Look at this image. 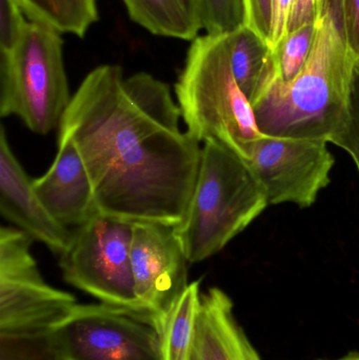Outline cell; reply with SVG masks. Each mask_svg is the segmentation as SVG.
<instances>
[{"mask_svg":"<svg viewBox=\"0 0 359 360\" xmlns=\"http://www.w3.org/2000/svg\"><path fill=\"white\" fill-rule=\"evenodd\" d=\"M54 162L46 174L33 179L36 194L48 213L63 226L74 229L98 213L94 191L75 146L58 139Z\"/></svg>","mask_w":359,"mask_h":360,"instance_id":"7c38bea8","label":"cell"},{"mask_svg":"<svg viewBox=\"0 0 359 360\" xmlns=\"http://www.w3.org/2000/svg\"><path fill=\"white\" fill-rule=\"evenodd\" d=\"M268 205L265 188L246 160L223 143H204L189 207L175 226L190 264L221 252Z\"/></svg>","mask_w":359,"mask_h":360,"instance_id":"3957f363","label":"cell"},{"mask_svg":"<svg viewBox=\"0 0 359 360\" xmlns=\"http://www.w3.org/2000/svg\"><path fill=\"white\" fill-rule=\"evenodd\" d=\"M170 88L119 65L91 71L58 128L81 156L100 213L177 226L189 207L202 147L181 129Z\"/></svg>","mask_w":359,"mask_h":360,"instance_id":"6da1fadb","label":"cell"},{"mask_svg":"<svg viewBox=\"0 0 359 360\" xmlns=\"http://www.w3.org/2000/svg\"><path fill=\"white\" fill-rule=\"evenodd\" d=\"M131 262L141 308L162 319L187 289L190 264L175 226L159 222H133Z\"/></svg>","mask_w":359,"mask_h":360,"instance_id":"30bf717a","label":"cell"},{"mask_svg":"<svg viewBox=\"0 0 359 360\" xmlns=\"http://www.w3.org/2000/svg\"><path fill=\"white\" fill-rule=\"evenodd\" d=\"M343 37L351 52L359 58V0H341Z\"/></svg>","mask_w":359,"mask_h":360,"instance_id":"d4e9b609","label":"cell"},{"mask_svg":"<svg viewBox=\"0 0 359 360\" xmlns=\"http://www.w3.org/2000/svg\"><path fill=\"white\" fill-rule=\"evenodd\" d=\"M190 360H263L236 321L231 298L219 288L202 294Z\"/></svg>","mask_w":359,"mask_h":360,"instance_id":"4fadbf2b","label":"cell"},{"mask_svg":"<svg viewBox=\"0 0 359 360\" xmlns=\"http://www.w3.org/2000/svg\"><path fill=\"white\" fill-rule=\"evenodd\" d=\"M295 0H273V44L272 49L282 41L289 32L291 15Z\"/></svg>","mask_w":359,"mask_h":360,"instance_id":"484cf974","label":"cell"},{"mask_svg":"<svg viewBox=\"0 0 359 360\" xmlns=\"http://www.w3.org/2000/svg\"><path fill=\"white\" fill-rule=\"evenodd\" d=\"M132 237V221L100 212L72 229L71 239L59 255L65 283L103 304L145 312L135 290Z\"/></svg>","mask_w":359,"mask_h":360,"instance_id":"8992f818","label":"cell"},{"mask_svg":"<svg viewBox=\"0 0 359 360\" xmlns=\"http://www.w3.org/2000/svg\"><path fill=\"white\" fill-rule=\"evenodd\" d=\"M53 333L63 360H164L159 323L132 309L76 304Z\"/></svg>","mask_w":359,"mask_h":360,"instance_id":"52a82bcc","label":"cell"},{"mask_svg":"<svg viewBox=\"0 0 359 360\" xmlns=\"http://www.w3.org/2000/svg\"><path fill=\"white\" fill-rule=\"evenodd\" d=\"M334 360H359V353H349V354L346 355V356L341 357V359Z\"/></svg>","mask_w":359,"mask_h":360,"instance_id":"4316f807","label":"cell"},{"mask_svg":"<svg viewBox=\"0 0 359 360\" xmlns=\"http://www.w3.org/2000/svg\"><path fill=\"white\" fill-rule=\"evenodd\" d=\"M27 21L18 0H0V54L10 53L16 46Z\"/></svg>","mask_w":359,"mask_h":360,"instance_id":"603a6c76","label":"cell"},{"mask_svg":"<svg viewBox=\"0 0 359 360\" xmlns=\"http://www.w3.org/2000/svg\"><path fill=\"white\" fill-rule=\"evenodd\" d=\"M247 25L271 46L273 44V0H244Z\"/></svg>","mask_w":359,"mask_h":360,"instance_id":"cb8c5ba5","label":"cell"},{"mask_svg":"<svg viewBox=\"0 0 359 360\" xmlns=\"http://www.w3.org/2000/svg\"><path fill=\"white\" fill-rule=\"evenodd\" d=\"M27 18L50 25L60 34L84 37L98 20L97 0H18Z\"/></svg>","mask_w":359,"mask_h":360,"instance_id":"e0dca14e","label":"cell"},{"mask_svg":"<svg viewBox=\"0 0 359 360\" xmlns=\"http://www.w3.org/2000/svg\"><path fill=\"white\" fill-rule=\"evenodd\" d=\"M202 30L209 35H228L247 25L244 0H198Z\"/></svg>","mask_w":359,"mask_h":360,"instance_id":"ffe728a7","label":"cell"},{"mask_svg":"<svg viewBox=\"0 0 359 360\" xmlns=\"http://www.w3.org/2000/svg\"><path fill=\"white\" fill-rule=\"evenodd\" d=\"M129 16L153 35L193 41L202 30L198 0H122Z\"/></svg>","mask_w":359,"mask_h":360,"instance_id":"9a60e30c","label":"cell"},{"mask_svg":"<svg viewBox=\"0 0 359 360\" xmlns=\"http://www.w3.org/2000/svg\"><path fill=\"white\" fill-rule=\"evenodd\" d=\"M228 37L234 78L253 107L275 80L273 50L248 25Z\"/></svg>","mask_w":359,"mask_h":360,"instance_id":"5bb4252c","label":"cell"},{"mask_svg":"<svg viewBox=\"0 0 359 360\" xmlns=\"http://www.w3.org/2000/svg\"><path fill=\"white\" fill-rule=\"evenodd\" d=\"M33 241L14 226L0 229V333L54 329L76 306L71 293L42 278Z\"/></svg>","mask_w":359,"mask_h":360,"instance_id":"ba28073f","label":"cell"},{"mask_svg":"<svg viewBox=\"0 0 359 360\" xmlns=\"http://www.w3.org/2000/svg\"><path fill=\"white\" fill-rule=\"evenodd\" d=\"M60 35L27 18L16 46L0 54V116H16L36 134L58 129L72 101Z\"/></svg>","mask_w":359,"mask_h":360,"instance_id":"5b68a950","label":"cell"},{"mask_svg":"<svg viewBox=\"0 0 359 360\" xmlns=\"http://www.w3.org/2000/svg\"><path fill=\"white\" fill-rule=\"evenodd\" d=\"M202 304L200 281L187 289L169 309L160 326L164 360H190Z\"/></svg>","mask_w":359,"mask_h":360,"instance_id":"2e32d148","label":"cell"},{"mask_svg":"<svg viewBox=\"0 0 359 360\" xmlns=\"http://www.w3.org/2000/svg\"><path fill=\"white\" fill-rule=\"evenodd\" d=\"M248 162L265 188L269 205L309 207L330 184L335 158L322 139L263 135L251 146Z\"/></svg>","mask_w":359,"mask_h":360,"instance_id":"9c48e42d","label":"cell"},{"mask_svg":"<svg viewBox=\"0 0 359 360\" xmlns=\"http://www.w3.org/2000/svg\"><path fill=\"white\" fill-rule=\"evenodd\" d=\"M0 360H63L53 329L0 333Z\"/></svg>","mask_w":359,"mask_h":360,"instance_id":"d6986e66","label":"cell"},{"mask_svg":"<svg viewBox=\"0 0 359 360\" xmlns=\"http://www.w3.org/2000/svg\"><path fill=\"white\" fill-rule=\"evenodd\" d=\"M175 94L194 139L223 143L248 162L251 146L263 134L234 78L228 35L206 34L192 41Z\"/></svg>","mask_w":359,"mask_h":360,"instance_id":"277c9868","label":"cell"},{"mask_svg":"<svg viewBox=\"0 0 359 360\" xmlns=\"http://www.w3.org/2000/svg\"><path fill=\"white\" fill-rule=\"evenodd\" d=\"M0 213L56 255L71 239L72 229L57 221L36 194L33 179L13 153L4 127L0 131Z\"/></svg>","mask_w":359,"mask_h":360,"instance_id":"8fae6325","label":"cell"},{"mask_svg":"<svg viewBox=\"0 0 359 360\" xmlns=\"http://www.w3.org/2000/svg\"><path fill=\"white\" fill-rule=\"evenodd\" d=\"M326 17L334 21L343 36L341 0H295L288 34L305 23L320 25Z\"/></svg>","mask_w":359,"mask_h":360,"instance_id":"44dd1931","label":"cell"},{"mask_svg":"<svg viewBox=\"0 0 359 360\" xmlns=\"http://www.w3.org/2000/svg\"><path fill=\"white\" fill-rule=\"evenodd\" d=\"M331 143L349 155L359 174V58L354 69L349 117L343 130L333 137Z\"/></svg>","mask_w":359,"mask_h":360,"instance_id":"7402d4cb","label":"cell"},{"mask_svg":"<svg viewBox=\"0 0 359 360\" xmlns=\"http://www.w3.org/2000/svg\"><path fill=\"white\" fill-rule=\"evenodd\" d=\"M356 61L334 21L326 17L303 71L290 84L273 82L253 105L259 131L331 143L349 117Z\"/></svg>","mask_w":359,"mask_h":360,"instance_id":"7a4b0ae2","label":"cell"},{"mask_svg":"<svg viewBox=\"0 0 359 360\" xmlns=\"http://www.w3.org/2000/svg\"><path fill=\"white\" fill-rule=\"evenodd\" d=\"M318 23H305L290 32L273 50L275 80L290 84L303 71L315 44Z\"/></svg>","mask_w":359,"mask_h":360,"instance_id":"ac0fdd59","label":"cell"}]
</instances>
